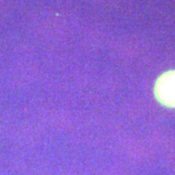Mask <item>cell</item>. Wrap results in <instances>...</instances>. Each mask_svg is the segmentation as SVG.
I'll return each instance as SVG.
<instances>
[{
	"instance_id": "obj_1",
	"label": "cell",
	"mask_w": 175,
	"mask_h": 175,
	"mask_svg": "<svg viewBox=\"0 0 175 175\" xmlns=\"http://www.w3.org/2000/svg\"><path fill=\"white\" fill-rule=\"evenodd\" d=\"M154 93L162 105L175 108V70L166 71L158 78Z\"/></svg>"
}]
</instances>
